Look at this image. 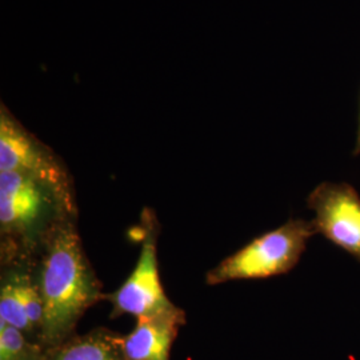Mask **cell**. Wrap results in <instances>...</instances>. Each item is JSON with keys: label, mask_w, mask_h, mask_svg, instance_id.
<instances>
[{"label": "cell", "mask_w": 360, "mask_h": 360, "mask_svg": "<svg viewBox=\"0 0 360 360\" xmlns=\"http://www.w3.org/2000/svg\"><path fill=\"white\" fill-rule=\"evenodd\" d=\"M0 171L19 172L41 180L77 210L74 180L63 160L31 134L3 103L0 107Z\"/></svg>", "instance_id": "obj_4"}, {"label": "cell", "mask_w": 360, "mask_h": 360, "mask_svg": "<svg viewBox=\"0 0 360 360\" xmlns=\"http://www.w3.org/2000/svg\"><path fill=\"white\" fill-rule=\"evenodd\" d=\"M77 215L50 184L0 171V262L35 259L52 233Z\"/></svg>", "instance_id": "obj_2"}, {"label": "cell", "mask_w": 360, "mask_h": 360, "mask_svg": "<svg viewBox=\"0 0 360 360\" xmlns=\"http://www.w3.org/2000/svg\"><path fill=\"white\" fill-rule=\"evenodd\" d=\"M47 349L13 326L0 323V360H44Z\"/></svg>", "instance_id": "obj_9"}, {"label": "cell", "mask_w": 360, "mask_h": 360, "mask_svg": "<svg viewBox=\"0 0 360 360\" xmlns=\"http://www.w3.org/2000/svg\"><path fill=\"white\" fill-rule=\"evenodd\" d=\"M158 236L159 223L156 214L151 208H144L142 245L138 262L126 282L114 292L103 296V300L112 306V319L123 315H131L139 319L174 306L160 282Z\"/></svg>", "instance_id": "obj_5"}, {"label": "cell", "mask_w": 360, "mask_h": 360, "mask_svg": "<svg viewBox=\"0 0 360 360\" xmlns=\"http://www.w3.org/2000/svg\"><path fill=\"white\" fill-rule=\"evenodd\" d=\"M315 233L311 220L288 219L276 230L259 235L223 259L215 269L207 272V284L218 285L284 275L295 269Z\"/></svg>", "instance_id": "obj_3"}, {"label": "cell", "mask_w": 360, "mask_h": 360, "mask_svg": "<svg viewBox=\"0 0 360 360\" xmlns=\"http://www.w3.org/2000/svg\"><path fill=\"white\" fill-rule=\"evenodd\" d=\"M44 360H127L123 335L96 327L86 334H75L47 351Z\"/></svg>", "instance_id": "obj_8"}, {"label": "cell", "mask_w": 360, "mask_h": 360, "mask_svg": "<svg viewBox=\"0 0 360 360\" xmlns=\"http://www.w3.org/2000/svg\"><path fill=\"white\" fill-rule=\"evenodd\" d=\"M35 275L44 307L40 343L49 351L77 334L86 311L103 300V285L84 252L77 219L65 220L41 247Z\"/></svg>", "instance_id": "obj_1"}, {"label": "cell", "mask_w": 360, "mask_h": 360, "mask_svg": "<svg viewBox=\"0 0 360 360\" xmlns=\"http://www.w3.org/2000/svg\"><path fill=\"white\" fill-rule=\"evenodd\" d=\"M354 155H360V103H359V116H358V131H356V142L354 147Z\"/></svg>", "instance_id": "obj_10"}, {"label": "cell", "mask_w": 360, "mask_h": 360, "mask_svg": "<svg viewBox=\"0 0 360 360\" xmlns=\"http://www.w3.org/2000/svg\"><path fill=\"white\" fill-rule=\"evenodd\" d=\"M312 226L333 245L360 263V195L348 183L324 181L307 198Z\"/></svg>", "instance_id": "obj_6"}, {"label": "cell", "mask_w": 360, "mask_h": 360, "mask_svg": "<svg viewBox=\"0 0 360 360\" xmlns=\"http://www.w3.org/2000/svg\"><path fill=\"white\" fill-rule=\"evenodd\" d=\"M187 323L184 309L174 304L169 309L136 319L132 331L123 335L127 360H169L179 330Z\"/></svg>", "instance_id": "obj_7"}]
</instances>
